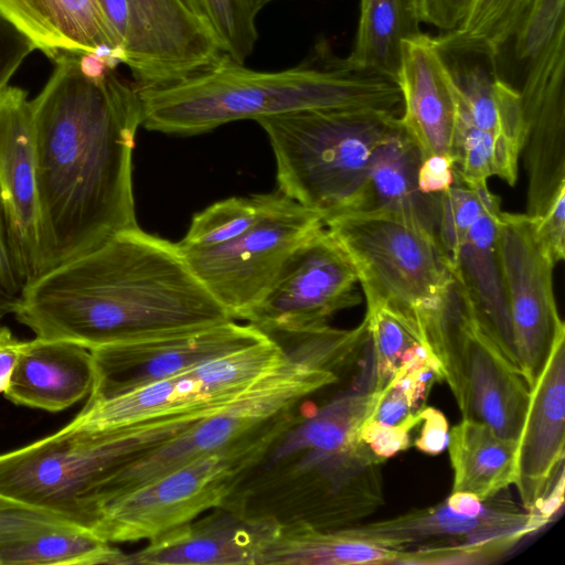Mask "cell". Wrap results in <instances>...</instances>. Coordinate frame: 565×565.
Wrapping results in <instances>:
<instances>
[{
  "label": "cell",
  "instance_id": "1",
  "mask_svg": "<svg viewBox=\"0 0 565 565\" xmlns=\"http://www.w3.org/2000/svg\"><path fill=\"white\" fill-rule=\"evenodd\" d=\"M30 99L39 194L38 277L138 226L135 84L96 54L64 55Z\"/></svg>",
  "mask_w": 565,
  "mask_h": 565
},
{
  "label": "cell",
  "instance_id": "2",
  "mask_svg": "<svg viewBox=\"0 0 565 565\" xmlns=\"http://www.w3.org/2000/svg\"><path fill=\"white\" fill-rule=\"evenodd\" d=\"M14 315L38 338L88 350L233 320L178 243L139 226L38 277Z\"/></svg>",
  "mask_w": 565,
  "mask_h": 565
},
{
  "label": "cell",
  "instance_id": "3",
  "mask_svg": "<svg viewBox=\"0 0 565 565\" xmlns=\"http://www.w3.org/2000/svg\"><path fill=\"white\" fill-rule=\"evenodd\" d=\"M141 126L193 136L222 125L309 109L401 110L397 82L351 66L320 39L297 65L256 71L225 55L207 72L159 88L138 89Z\"/></svg>",
  "mask_w": 565,
  "mask_h": 565
},
{
  "label": "cell",
  "instance_id": "4",
  "mask_svg": "<svg viewBox=\"0 0 565 565\" xmlns=\"http://www.w3.org/2000/svg\"><path fill=\"white\" fill-rule=\"evenodd\" d=\"M204 417L170 416L106 430L67 424L53 435L0 455V495L94 533L109 478Z\"/></svg>",
  "mask_w": 565,
  "mask_h": 565
},
{
  "label": "cell",
  "instance_id": "5",
  "mask_svg": "<svg viewBox=\"0 0 565 565\" xmlns=\"http://www.w3.org/2000/svg\"><path fill=\"white\" fill-rule=\"evenodd\" d=\"M255 121L270 142L279 191L326 221L353 210L377 149L401 125V113L309 109Z\"/></svg>",
  "mask_w": 565,
  "mask_h": 565
},
{
  "label": "cell",
  "instance_id": "6",
  "mask_svg": "<svg viewBox=\"0 0 565 565\" xmlns=\"http://www.w3.org/2000/svg\"><path fill=\"white\" fill-rule=\"evenodd\" d=\"M324 224L350 258L366 308L386 307L423 333L444 307L455 280L438 237L387 211L342 212Z\"/></svg>",
  "mask_w": 565,
  "mask_h": 565
},
{
  "label": "cell",
  "instance_id": "7",
  "mask_svg": "<svg viewBox=\"0 0 565 565\" xmlns=\"http://www.w3.org/2000/svg\"><path fill=\"white\" fill-rule=\"evenodd\" d=\"M455 280L441 310L423 329L463 419L519 440L531 390L502 352L467 287Z\"/></svg>",
  "mask_w": 565,
  "mask_h": 565
},
{
  "label": "cell",
  "instance_id": "8",
  "mask_svg": "<svg viewBox=\"0 0 565 565\" xmlns=\"http://www.w3.org/2000/svg\"><path fill=\"white\" fill-rule=\"evenodd\" d=\"M279 430L269 425L119 495L102 509L94 534L108 543L149 541L224 504Z\"/></svg>",
  "mask_w": 565,
  "mask_h": 565
},
{
  "label": "cell",
  "instance_id": "9",
  "mask_svg": "<svg viewBox=\"0 0 565 565\" xmlns=\"http://www.w3.org/2000/svg\"><path fill=\"white\" fill-rule=\"evenodd\" d=\"M326 226L322 216L279 190L236 238L207 248L180 247L189 267L233 320L269 290L291 254Z\"/></svg>",
  "mask_w": 565,
  "mask_h": 565
},
{
  "label": "cell",
  "instance_id": "10",
  "mask_svg": "<svg viewBox=\"0 0 565 565\" xmlns=\"http://www.w3.org/2000/svg\"><path fill=\"white\" fill-rule=\"evenodd\" d=\"M502 492L482 501L468 494L460 505L445 499L429 508L340 531L387 550L449 547L461 554L468 565L488 564L551 520L540 510L516 505Z\"/></svg>",
  "mask_w": 565,
  "mask_h": 565
},
{
  "label": "cell",
  "instance_id": "11",
  "mask_svg": "<svg viewBox=\"0 0 565 565\" xmlns=\"http://www.w3.org/2000/svg\"><path fill=\"white\" fill-rule=\"evenodd\" d=\"M497 257L518 366L532 390L554 345L565 338L553 288L555 264L537 235L536 218L502 211Z\"/></svg>",
  "mask_w": 565,
  "mask_h": 565
},
{
  "label": "cell",
  "instance_id": "12",
  "mask_svg": "<svg viewBox=\"0 0 565 565\" xmlns=\"http://www.w3.org/2000/svg\"><path fill=\"white\" fill-rule=\"evenodd\" d=\"M125 65L138 89L207 72L226 55L200 0H125Z\"/></svg>",
  "mask_w": 565,
  "mask_h": 565
},
{
  "label": "cell",
  "instance_id": "13",
  "mask_svg": "<svg viewBox=\"0 0 565 565\" xmlns=\"http://www.w3.org/2000/svg\"><path fill=\"white\" fill-rule=\"evenodd\" d=\"M358 285L350 258L323 226L291 254L242 320L266 334L313 329L335 312L360 305Z\"/></svg>",
  "mask_w": 565,
  "mask_h": 565
},
{
  "label": "cell",
  "instance_id": "14",
  "mask_svg": "<svg viewBox=\"0 0 565 565\" xmlns=\"http://www.w3.org/2000/svg\"><path fill=\"white\" fill-rule=\"evenodd\" d=\"M298 398V386L289 376L267 375L225 409L194 422L120 468L105 484L100 511L141 484L260 431Z\"/></svg>",
  "mask_w": 565,
  "mask_h": 565
},
{
  "label": "cell",
  "instance_id": "15",
  "mask_svg": "<svg viewBox=\"0 0 565 565\" xmlns=\"http://www.w3.org/2000/svg\"><path fill=\"white\" fill-rule=\"evenodd\" d=\"M266 338L250 323L227 320L90 350L94 383L87 402L120 395Z\"/></svg>",
  "mask_w": 565,
  "mask_h": 565
},
{
  "label": "cell",
  "instance_id": "16",
  "mask_svg": "<svg viewBox=\"0 0 565 565\" xmlns=\"http://www.w3.org/2000/svg\"><path fill=\"white\" fill-rule=\"evenodd\" d=\"M281 522L223 509L171 529L134 553L124 565H262Z\"/></svg>",
  "mask_w": 565,
  "mask_h": 565
},
{
  "label": "cell",
  "instance_id": "17",
  "mask_svg": "<svg viewBox=\"0 0 565 565\" xmlns=\"http://www.w3.org/2000/svg\"><path fill=\"white\" fill-rule=\"evenodd\" d=\"M565 338L531 390L518 440L514 481L525 510H537L564 481Z\"/></svg>",
  "mask_w": 565,
  "mask_h": 565
},
{
  "label": "cell",
  "instance_id": "18",
  "mask_svg": "<svg viewBox=\"0 0 565 565\" xmlns=\"http://www.w3.org/2000/svg\"><path fill=\"white\" fill-rule=\"evenodd\" d=\"M0 191L24 288L38 278L40 210L30 99L14 86L0 96Z\"/></svg>",
  "mask_w": 565,
  "mask_h": 565
},
{
  "label": "cell",
  "instance_id": "19",
  "mask_svg": "<svg viewBox=\"0 0 565 565\" xmlns=\"http://www.w3.org/2000/svg\"><path fill=\"white\" fill-rule=\"evenodd\" d=\"M396 82L402 94L401 121L423 160L433 154L452 156L456 87L435 38L422 33L402 42Z\"/></svg>",
  "mask_w": 565,
  "mask_h": 565
},
{
  "label": "cell",
  "instance_id": "20",
  "mask_svg": "<svg viewBox=\"0 0 565 565\" xmlns=\"http://www.w3.org/2000/svg\"><path fill=\"white\" fill-rule=\"evenodd\" d=\"M0 12L53 61L96 54L114 68L126 62L99 0H0Z\"/></svg>",
  "mask_w": 565,
  "mask_h": 565
},
{
  "label": "cell",
  "instance_id": "21",
  "mask_svg": "<svg viewBox=\"0 0 565 565\" xmlns=\"http://www.w3.org/2000/svg\"><path fill=\"white\" fill-rule=\"evenodd\" d=\"M243 395L228 362L221 355L109 398L105 414L116 427L170 416H210Z\"/></svg>",
  "mask_w": 565,
  "mask_h": 565
},
{
  "label": "cell",
  "instance_id": "22",
  "mask_svg": "<svg viewBox=\"0 0 565 565\" xmlns=\"http://www.w3.org/2000/svg\"><path fill=\"white\" fill-rule=\"evenodd\" d=\"M120 556L93 532L0 495V565H116Z\"/></svg>",
  "mask_w": 565,
  "mask_h": 565
},
{
  "label": "cell",
  "instance_id": "23",
  "mask_svg": "<svg viewBox=\"0 0 565 565\" xmlns=\"http://www.w3.org/2000/svg\"><path fill=\"white\" fill-rule=\"evenodd\" d=\"M94 383L90 350L68 341H24L4 397L17 405L60 412L89 395Z\"/></svg>",
  "mask_w": 565,
  "mask_h": 565
},
{
  "label": "cell",
  "instance_id": "24",
  "mask_svg": "<svg viewBox=\"0 0 565 565\" xmlns=\"http://www.w3.org/2000/svg\"><path fill=\"white\" fill-rule=\"evenodd\" d=\"M422 161L417 143L401 121L377 149L363 191L351 211L397 213L438 237L440 193L420 192L417 173Z\"/></svg>",
  "mask_w": 565,
  "mask_h": 565
},
{
  "label": "cell",
  "instance_id": "25",
  "mask_svg": "<svg viewBox=\"0 0 565 565\" xmlns=\"http://www.w3.org/2000/svg\"><path fill=\"white\" fill-rule=\"evenodd\" d=\"M501 213L500 198L491 193L481 213L467 231L451 264L502 352L519 369L497 257Z\"/></svg>",
  "mask_w": 565,
  "mask_h": 565
},
{
  "label": "cell",
  "instance_id": "26",
  "mask_svg": "<svg viewBox=\"0 0 565 565\" xmlns=\"http://www.w3.org/2000/svg\"><path fill=\"white\" fill-rule=\"evenodd\" d=\"M454 471L451 492L487 500L514 481L518 443L502 439L486 424L461 419L448 438Z\"/></svg>",
  "mask_w": 565,
  "mask_h": 565
},
{
  "label": "cell",
  "instance_id": "27",
  "mask_svg": "<svg viewBox=\"0 0 565 565\" xmlns=\"http://www.w3.org/2000/svg\"><path fill=\"white\" fill-rule=\"evenodd\" d=\"M417 0H360L353 45L347 62L396 81L402 42L420 31Z\"/></svg>",
  "mask_w": 565,
  "mask_h": 565
},
{
  "label": "cell",
  "instance_id": "28",
  "mask_svg": "<svg viewBox=\"0 0 565 565\" xmlns=\"http://www.w3.org/2000/svg\"><path fill=\"white\" fill-rule=\"evenodd\" d=\"M397 552L295 520L281 523L262 565H393Z\"/></svg>",
  "mask_w": 565,
  "mask_h": 565
},
{
  "label": "cell",
  "instance_id": "29",
  "mask_svg": "<svg viewBox=\"0 0 565 565\" xmlns=\"http://www.w3.org/2000/svg\"><path fill=\"white\" fill-rule=\"evenodd\" d=\"M534 0H475L465 21L435 41L446 55H463L495 62L510 42Z\"/></svg>",
  "mask_w": 565,
  "mask_h": 565
},
{
  "label": "cell",
  "instance_id": "30",
  "mask_svg": "<svg viewBox=\"0 0 565 565\" xmlns=\"http://www.w3.org/2000/svg\"><path fill=\"white\" fill-rule=\"evenodd\" d=\"M270 198L271 193L232 196L209 205L193 216L178 245L183 248H207L236 238L257 221Z\"/></svg>",
  "mask_w": 565,
  "mask_h": 565
},
{
  "label": "cell",
  "instance_id": "31",
  "mask_svg": "<svg viewBox=\"0 0 565 565\" xmlns=\"http://www.w3.org/2000/svg\"><path fill=\"white\" fill-rule=\"evenodd\" d=\"M365 320L375 360L373 388L381 391L391 381L406 352L426 341L416 323L386 307H367Z\"/></svg>",
  "mask_w": 565,
  "mask_h": 565
},
{
  "label": "cell",
  "instance_id": "32",
  "mask_svg": "<svg viewBox=\"0 0 565 565\" xmlns=\"http://www.w3.org/2000/svg\"><path fill=\"white\" fill-rule=\"evenodd\" d=\"M490 194L487 182L467 183L456 173L450 189L440 193L437 235L450 263Z\"/></svg>",
  "mask_w": 565,
  "mask_h": 565
},
{
  "label": "cell",
  "instance_id": "33",
  "mask_svg": "<svg viewBox=\"0 0 565 565\" xmlns=\"http://www.w3.org/2000/svg\"><path fill=\"white\" fill-rule=\"evenodd\" d=\"M225 54L244 64L258 40L256 13L247 0H200Z\"/></svg>",
  "mask_w": 565,
  "mask_h": 565
},
{
  "label": "cell",
  "instance_id": "34",
  "mask_svg": "<svg viewBox=\"0 0 565 565\" xmlns=\"http://www.w3.org/2000/svg\"><path fill=\"white\" fill-rule=\"evenodd\" d=\"M422 423L420 409L397 425L364 420L359 438L382 460L404 451L411 446V431Z\"/></svg>",
  "mask_w": 565,
  "mask_h": 565
},
{
  "label": "cell",
  "instance_id": "35",
  "mask_svg": "<svg viewBox=\"0 0 565 565\" xmlns=\"http://www.w3.org/2000/svg\"><path fill=\"white\" fill-rule=\"evenodd\" d=\"M34 50L33 42L0 12V96Z\"/></svg>",
  "mask_w": 565,
  "mask_h": 565
},
{
  "label": "cell",
  "instance_id": "36",
  "mask_svg": "<svg viewBox=\"0 0 565 565\" xmlns=\"http://www.w3.org/2000/svg\"><path fill=\"white\" fill-rule=\"evenodd\" d=\"M420 408L414 404L409 394L398 382L390 381L377 391L376 399L366 420L386 425H397L406 420Z\"/></svg>",
  "mask_w": 565,
  "mask_h": 565
},
{
  "label": "cell",
  "instance_id": "37",
  "mask_svg": "<svg viewBox=\"0 0 565 565\" xmlns=\"http://www.w3.org/2000/svg\"><path fill=\"white\" fill-rule=\"evenodd\" d=\"M535 218L537 235L556 265L565 257V190L541 217Z\"/></svg>",
  "mask_w": 565,
  "mask_h": 565
},
{
  "label": "cell",
  "instance_id": "38",
  "mask_svg": "<svg viewBox=\"0 0 565 565\" xmlns=\"http://www.w3.org/2000/svg\"><path fill=\"white\" fill-rule=\"evenodd\" d=\"M0 286L9 296L19 299L23 290L9 216L0 191Z\"/></svg>",
  "mask_w": 565,
  "mask_h": 565
},
{
  "label": "cell",
  "instance_id": "39",
  "mask_svg": "<svg viewBox=\"0 0 565 565\" xmlns=\"http://www.w3.org/2000/svg\"><path fill=\"white\" fill-rule=\"evenodd\" d=\"M475 0H417L420 22L443 32L457 29L467 18Z\"/></svg>",
  "mask_w": 565,
  "mask_h": 565
},
{
  "label": "cell",
  "instance_id": "40",
  "mask_svg": "<svg viewBox=\"0 0 565 565\" xmlns=\"http://www.w3.org/2000/svg\"><path fill=\"white\" fill-rule=\"evenodd\" d=\"M456 159L450 154L426 157L417 173V183L425 194H439L448 191L455 181Z\"/></svg>",
  "mask_w": 565,
  "mask_h": 565
},
{
  "label": "cell",
  "instance_id": "41",
  "mask_svg": "<svg viewBox=\"0 0 565 565\" xmlns=\"http://www.w3.org/2000/svg\"><path fill=\"white\" fill-rule=\"evenodd\" d=\"M422 428L414 446L427 455H438L448 444L449 427L445 415L434 407L420 408Z\"/></svg>",
  "mask_w": 565,
  "mask_h": 565
},
{
  "label": "cell",
  "instance_id": "42",
  "mask_svg": "<svg viewBox=\"0 0 565 565\" xmlns=\"http://www.w3.org/2000/svg\"><path fill=\"white\" fill-rule=\"evenodd\" d=\"M23 344L8 327H0V393L10 385Z\"/></svg>",
  "mask_w": 565,
  "mask_h": 565
},
{
  "label": "cell",
  "instance_id": "43",
  "mask_svg": "<svg viewBox=\"0 0 565 565\" xmlns=\"http://www.w3.org/2000/svg\"><path fill=\"white\" fill-rule=\"evenodd\" d=\"M19 299L9 296L0 286V320L9 315L14 313Z\"/></svg>",
  "mask_w": 565,
  "mask_h": 565
},
{
  "label": "cell",
  "instance_id": "44",
  "mask_svg": "<svg viewBox=\"0 0 565 565\" xmlns=\"http://www.w3.org/2000/svg\"><path fill=\"white\" fill-rule=\"evenodd\" d=\"M247 1L252 6L255 13L258 14V12L262 11L266 6H268L269 3H271L276 0H247Z\"/></svg>",
  "mask_w": 565,
  "mask_h": 565
}]
</instances>
